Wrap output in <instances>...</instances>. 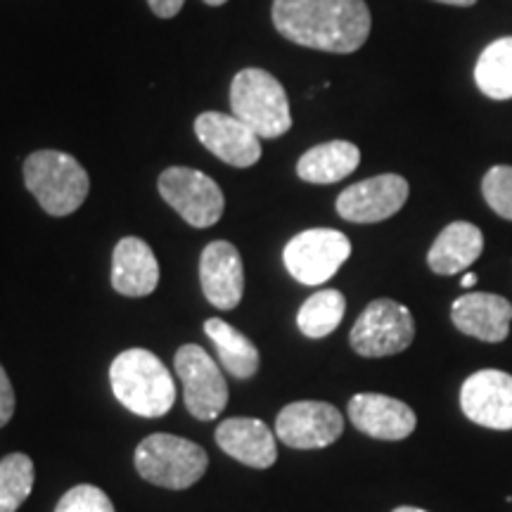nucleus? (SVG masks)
<instances>
[{"mask_svg": "<svg viewBox=\"0 0 512 512\" xmlns=\"http://www.w3.org/2000/svg\"><path fill=\"white\" fill-rule=\"evenodd\" d=\"M273 27L297 46L349 55L368 41L366 0H273Z\"/></svg>", "mask_w": 512, "mask_h": 512, "instance_id": "f257e3e1", "label": "nucleus"}, {"mask_svg": "<svg viewBox=\"0 0 512 512\" xmlns=\"http://www.w3.org/2000/svg\"><path fill=\"white\" fill-rule=\"evenodd\" d=\"M117 401L140 418H162L176 403V380L169 368L147 349H126L110 366Z\"/></svg>", "mask_w": 512, "mask_h": 512, "instance_id": "f03ea898", "label": "nucleus"}, {"mask_svg": "<svg viewBox=\"0 0 512 512\" xmlns=\"http://www.w3.org/2000/svg\"><path fill=\"white\" fill-rule=\"evenodd\" d=\"M24 185L50 216H69L86 202L91 178L81 162L60 150H38L24 162Z\"/></svg>", "mask_w": 512, "mask_h": 512, "instance_id": "7ed1b4c3", "label": "nucleus"}, {"mask_svg": "<svg viewBox=\"0 0 512 512\" xmlns=\"http://www.w3.org/2000/svg\"><path fill=\"white\" fill-rule=\"evenodd\" d=\"M230 110L259 138L273 140L292 128L290 100L283 83L266 69L247 67L230 83Z\"/></svg>", "mask_w": 512, "mask_h": 512, "instance_id": "20e7f679", "label": "nucleus"}, {"mask_svg": "<svg viewBox=\"0 0 512 512\" xmlns=\"http://www.w3.org/2000/svg\"><path fill=\"white\" fill-rule=\"evenodd\" d=\"M133 460L145 482L171 491L197 484L209 467V456L200 444L162 432L140 441Z\"/></svg>", "mask_w": 512, "mask_h": 512, "instance_id": "39448f33", "label": "nucleus"}, {"mask_svg": "<svg viewBox=\"0 0 512 512\" xmlns=\"http://www.w3.org/2000/svg\"><path fill=\"white\" fill-rule=\"evenodd\" d=\"M349 339L351 349L363 358L401 354L415 339L413 313L394 299H375L356 318Z\"/></svg>", "mask_w": 512, "mask_h": 512, "instance_id": "423d86ee", "label": "nucleus"}, {"mask_svg": "<svg viewBox=\"0 0 512 512\" xmlns=\"http://www.w3.org/2000/svg\"><path fill=\"white\" fill-rule=\"evenodd\" d=\"M159 195L192 228H211L221 221L226 197L214 178L188 166H171L159 176Z\"/></svg>", "mask_w": 512, "mask_h": 512, "instance_id": "0eeeda50", "label": "nucleus"}, {"mask_svg": "<svg viewBox=\"0 0 512 512\" xmlns=\"http://www.w3.org/2000/svg\"><path fill=\"white\" fill-rule=\"evenodd\" d=\"M351 256V242L332 228H311L287 242L283 261L297 283L323 285Z\"/></svg>", "mask_w": 512, "mask_h": 512, "instance_id": "6e6552de", "label": "nucleus"}, {"mask_svg": "<svg viewBox=\"0 0 512 512\" xmlns=\"http://www.w3.org/2000/svg\"><path fill=\"white\" fill-rule=\"evenodd\" d=\"M176 375L183 382V401L192 418L216 420L228 406V384L219 363L197 344L176 351Z\"/></svg>", "mask_w": 512, "mask_h": 512, "instance_id": "1a4fd4ad", "label": "nucleus"}, {"mask_svg": "<svg viewBox=\"0 0 512 512\" xmlns=\"http://www.w3.org/2000/svg\"><path fill=\"white\" fill-rule=\"evenodd\" d=\"M344 418L332 403L294 401L275 418V437L290 448H325L342 437Z\"/></svg>", "mask_w": 512, "mask_h": 512, "instance_id": "9d476101", "label": "nucleus"}, {"mask_svg": "<svg viewBox=\"0 0 512 512\" xmlns=\"http://www.w3.org/2000/svg\"><path fill=\"white\" fill-rule=\"evenodd\" d=\"M408 181L399 174H382L349 185L339 192L337 214L351 223H380L399 214L408 200Z\"/></svg>", "mask_w": 512, "mask_h": 512, "instance_id": "9b49d317", "label": "nucleus"}, {"mask_svg": "<svg viewBox=\"0 0 512 512\" xmlns=\"http://www.w3.org/2000/svg\"><path fill=\"white\" fill-rule=\"evenodd\" d=\"M465 418L489 430H512V375L503 370H479L460 387Z\"/></svg>", "mask_w": 512, "mask_h": 512, "instance_id": "f8f14e48", "label": "nucleus"}, {"mask_svg": "<svg viewBox=\"0 0 512 512\" xmlns=\"http://www.w3.org/2000/svg\"><path fill=\"white\" fill-rule=\"evenodd\" d=\"M195 136L214 157L235 169H249L261 159V138L235 114L202 112L195 119Z\"/></svg>", "mask_w": 512, "mask_h": 512, "instance_id": "ddd939ff", "label": "nucleus"}, {"mask_svg": "<svg viewBox=\"0 0 512 512\" xmlns=\"http://www.w3.org/2000/svg\"><path fill=\"white\" fill-rule=\"evenodd\" d=\"M200 280L211 306L221 311L235 309L245 294V266L238 247L226 240L209 242L200 256Z\"/></svg>", "mask_w": 512, "mask_h": 512, "instance_id": "4468645a", "label": "nucleus"}, {"mask_svg": "<svg viewBox=\"0 0 512 512\" xmlns=\"http://www.w3.org/2000/svg\"><path fill=\"white\" fill-rule=\"evenodd\" d=\"M349 420L358 432L382 441H401L418 427L413 408L384 394H356L349 401Z\"/></svg>", "mask_w": 512, "mask_h": 512, "instance_id": "2eb2a0df", "label": "nucleus"}, {"mask_svg": "<svg viewBox=\"0 0 512 512\" xmlns=\"http://www.w3.org/2000/svg\"><path fill=\"white\" fill-rule=\"evenodd\" d=\"M451 320L463 335L498 344L510 335L512 304L501 294L470 292L453 302Z\"/></svg>", "mask_w": 512, "mask_h": 512, "instance_id": "dca6fc26", "label": "nucleus"}, {"mask_svg": "<svg viewBox=\"0 0 512 512\" xmlns=\"http://www.w3.org/2000/svg\"><path fill=\"white\" fill-rule=\"evenodd\" d=\"M216 444L230 458L256 470H266L278 460L273 432L268 430L266 422L256 418L223 420L216 430Z\"/></svg>", "mask_w": 512, "mask_h": 512, "instance_id": "f3484780", "label": "nucleus"}, {"mask_svg": "<svg viewBox=\"0 0 512 512\" xmlns=\"http://www.w3.org/2000/svg\"><path fill=\"white\" fill-rule=\"evenodd\" d=\"M159 285V264L140 238H124L112 254V287L124 297H147Z\"/></svg>", "mask_w": 512, "mask_h": 512, "instance_id": "a211bd4d", "label": "nucleus"}, {"mask_svg": "<svg viewBox=\"0 0 512 512\" xmlns=\"http://www.w3.org/2000/svg\"><path fill=\"white\" fill-rule=\"evenodd\" d=\"M484 252V235L475 223L453 221L441 230L427 254V264L437 275H456L470 268Z\"/></svg>", "mask_w": 512, "mask_h": 512, "instance_id": "6ab92c4d", "label": "nucleus"}, {"mask_svg": "<svg viewBox=\"0 0 512 512\" xmlns=\"http://www.w3.org/2000/svg\"><path fill=\"white\" fill-rule=\"evenodd\" d=\"M361 164V150L349 140H330L306 150L297 162V176L313 185H330L354 174Z\"/></svg>", "mask_w": 512, "mask_h": 512, "instance_id": "aec40b11", "label": "nucleus"}, {"mask_svg": "<svg viewBox=\"0 0 512 512\" xmlns=\"http://www.w3.org/2000/svg\"><path fill=\"white\" fill-rule=\"evenodd\" d=\"M204 332L216 347L221 366L230 375L238 377V380H249V377L259 373V349L254 347V342L247 335H242L240 330H235L233 325L221 318H209L204 323Z\"/></svg>", "mask_w": 512, "mask_h": 512, "instance_id": "412c9836", "label": "nucleus"}, {"mask_svg": "<svg viewBox=\"0 0 512 512\" xmlns=\"http://www.w3.org/2000/svg\"><path fill=\"white\" fill-rule=\"evenodd\" d=\"M475 83L486 98H512V36L489 43L475 64Z\"/></svg>", "mask_w": 512, "mask_h": 512, "instance_id": "4be33fe9", "label": "nucleus"}, {"mask_svg": "<svg viewBox=\"0 0 512 512\" xmlns=\"http://www.w3.org/2000/svg\"><path fill=\"white\" fill-rule=\"evenodd\" d=\"M347 311V299L339 290H320L311 294L297 313V325L302 335L311 339H323L332 335L342 323Z\"/></svg>", "mask_w": 512, "mask_h": 512, "instance_id": "5701e85b", "label": "nucleus"}, {"mask_svg": "<svg viewBox=\"0 0 512 512\" xmlns=\"http://www.w3.org/2000/svg\"><path fill=\"white\" fill-rule=\"evenodd\" d=\"M34 489V460L10 453L0 460V512H17Z\"/></svg>", "mask_w": 512, "mask_h": 512, "instance_id": "b1692460", "label": "nucleus"}, {"mask_svg": "<svg viewBox=\"0 0 512 512\" xmlns=\"http://www.w3.org/2000/svg\"><path fill=\"white\" fill-rule=\"evenodd\" d=\"M484 200L498 216L512 221V166H491L482 181Z\"/></svg>", "mask_w": 512, "mask_h": 512, "instance_id": "393cba45", "label": "nucleus"}, {"mask_svg": "<svg viewBox=\"0 0 512 512\" xmlns=\"http://www.w3.org/2000/svg\"><path fill=\"white\" fill-rule=\"evenodd\" d=\"M55 512H114V505L98 486L79 484L60 498Z\"/></svg>", "mask_w": 512, "mask_h": 512, "instance_id": "a878e982", "label": "nucleus"}, {"mask_svg": "<svg viewBox=\"0 0 512 512\" xmlns=\"http://www.w3.org/2000/svg\"><path fill=\"white\" fill-rule=\"evenodd\" d=\"M15 415V389L5 368L0 366V427H5Z\"/></svg>", "mask_w": 512, "mask_h": 512, "instance_id": "bb28decb", "label": "nucleus"}, {"mask_svg": "<svg viewBox=\"0 0 512 512\" xmlns=\"http://www.w3.org/2000/svg\"><path fill=\"white\" fill-rule=\"evenodd\" d=\"M147 3H150V10L155 12L157 17L171 19L183 10L185 0H147Z\"/></svg>", "mask_w": 512, "mask_h": 512, "instance_id": "cd10ccee", "label": "nucleus"}, {"mask_svg": "<svg viewBox=\"0 0 512 512\" xmlns=\"http://www.w3.org/2000/svg\"><path fill=\"white\" fill-rule=\"evenodd\" d=\"M434 3H444V5H456V8H472L477 0H434Z\"/></svg>", "mask_w": 512, "mask_h": 512, "instance_id": "c85d7f7f", "label": "nucleus"}, {"mask_svg": "<svg viewBox=\"0 0 512 512\" xmlns=\"http://www.w3.org/2000/svg\"><path fill=\"white\" fill-rule=\"evenodd\" d=\"M460 285H463V287H475L477 285V275L475 273H465L463 280H460Z\"/></svg>", "mask_w": 512, "mask_h": 512, "instance_id": "c756f323", "label": "nucleus"}, {"mask_svg": "<svg viewBox=\"0 0 512 512\" xmlns=\"http://www.w3.org/2000/svg\"><path fill=\"white\" fill-rule=\"evenodd\" d=\"M392 512H427V510L413 508V505H401V508H396V510H392Z\"/></svg>", "mask_w": 512, "mask_h": 512, "instance_id": "7c9ffc66", "label": "nucleus"}, {"mask_svg": "<svg viewBox=\"0 0 512 512\" xmlns=\"http://www.w3.org/2000/svg\"><path fill=\"white\" fill-rule=\"evenodd\" d=\"M204 3H207V5H214V8H216V5H223V3H228V0H204Z\"/></svg>", "mask_w": 512, "mask_h": 512, "instance_id": "2f4dec72", "label": "nucleus"}]
</instances>
